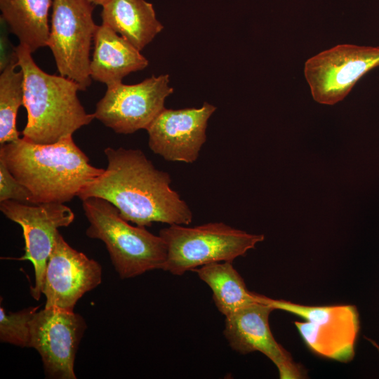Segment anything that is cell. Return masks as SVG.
Returning <instances> with one entry per match:
<instances>
[{
  "label": "cell",
  "mask_w": 379,
  "mask_h": 379,
  "mask_svg": "<svg viewBox=\"0 0 379 379\" xmlns=\"http://www.w3.org/2000/svg\"><path fill=\"white\" fill-rule=\"evenodd\" d=\"M260 300L274 310L300 317L295 321L305 343L314 353L328 359L348 362L354 356L359 330L357 310L354 305L307 306L260 295Z\"/></svg>",
  "instance_id": "52a82bcc"
},
{
  "label": "cell",
  "mask_w": 379,
  "mask_h": 379,
  "mask_svg": "<svg viewBox=\"0 0 379 379\" xmlns=\"http://www.w3.org/2000/svg\"><path fill=\"white\" fill-rule=\"evenodd\" d=\"M39 307L6 312L0 307V341L21 347H30V322Z\"/></svg>",
  "instance_id": "ffe728a7"
},
{
  "label": "cell",
  "mask_w": 379,
  "mask_h": 379,
  "mask_svg": "<svg viewBox=\"0 0 379 379\" xmlns=\"http://www.w3.org/2000/svg\"><path fill=\"white\" fill-rule=\"evenodd\" d=\"M1 213L20 225L25 239V253L20 260H29L34 266L35 284L30 287L32 298L39 300L41 293L47 262L58 228L67 227L74 221L72 210L63 203L37 204L12 200L0 202Z\"/></svg>",
  "instance_id": "30bf717a"
},
{
  "label": "cell",
  "mask_w": 379,
  "mask_h": 379,
  "mask_svg": "<svg viewBox=\"0 0 379 379\" xmlns=\"http://www.w3.org/2000/svg\"><path fill=\"white\" fill-rule=\"evenodd\" d=\"M368 340L371 342V343L374 345V347H376L378 350L379 351V345L371 339H368Z\"/></svg>",
  "instance_id": "603a6c76"
},
{
  "label": "cell",
  "mask_w": 379,
  "mask_h": 379,
  "mask_svg": "<svg viewBox=\"0 0 379 379\" xmlns=\"http://www.w3.org/2000/svg\"><path fill=\"white\" fill-rule=\"evenodd\" d=\"M93 4L88 0H53L47 46L60 75L77 83L81 91L91 83L90 50L98 29Z\"/></svg>",
  "instance_id": "8992f818"
},
{
  "label": "cell",
  "mask_w": 379,
  "mask_h": 379,
  "mask_svg": "<svg viewBox=\"0 0 379 379\" xmlns=\"http://www.w3.org/2000/svg\"><path fill=\"white\" fill-rule=\"evenodd\" d=\"M86 328L84 318L73 310L56 307L38 310L30 322V347L39 354L46 375L76 379V354Z\"/></svg>",
  "instance_id": "8fae6325"
},
{
  "label": "cell",
  "mask_w": 379,
  "mask_h": 379,
  "mask_svg": "<svg viewBox=\"0 0 379 379\" xmlns=\"http://www.w3.org/2000/svg\"><path fill=\"white\" fill-rule=\"evenodd\" d=\"M216 107L164 109L147 128L148 146L168 161L192 164L206 141L208 121Z\"/></svg>",
  "instance_id": "4fadbf2b"
},
{
  "label": "cell",
  "mask_w": 379,
  "mask_h": 379,
  "mask_svg": "<svg viewBox=\"0 0 379 379\" xmlns=\"http://www.w3.org/2000/svg\"><path fill=\"white\" fill-rule=\"evenodd\" d=\"M0 157L33 204L70 201L104 171L89 163L72 136L48 145L19 138L1 145Z\"/></svg>",
  "instance_id": "7a4b0ae2"
},
{
  "label": "cell",
  "mask_w": 379,
  "mask_h": 379,
  "mask_svg": "<svg viewBox=\"0 0 379 379\" xmlns=\"http://www.w3.org/2000/svg\"><path fill=\"white\" fill-rule=\"evenodd\" d=\"M93 5H100L102 6L107 0H88Z\"/></svg>",
  "instance_id": "7402d4cb"
},
{
  "label": "cell",
  "mask_w": 379,
  "mask_h": 379,
  "mask_svg": "<svg viewBox=\"0 0 379 379\" xmlns=\"http://www.w3.org/2000/svg\"><path fill=\"white\" fill-rule=\"evenodd\" d=\"M93 41L90 75L107 86L121 83L124 77L149 64L140 51L103 24L98 27Z\"/></svg>",
  "instance_id": "9a60e30c"
},
{
  "label": "cell",
  "mask_w": 379,
  "mask_h": 379,
  "mask_svg": "<svg viewBox=\"0 0 379 379\" xmlns=\"http://www.w3.org/2000/svg\"><path fill=\"white\" fill-rule=\"evenodd\" d=\"M107 166L78 194L82 201L98 197L113 204L121 216L140 227L153 222L188 225L193 215L171 187V178L138 149L107 147Z\"/></svg>",
  "instance_id": "6da1fadb"
},
{
  "label": "cell",
  "mask_w": 379,
  "mask_h": 379,
  "mask_svg": "<svg viewBox=\"0 0 379 379\" xmlns=\"http://www.w3.org/2000/svg\"><path fill=\"white\" fill-rule=\"evenodd\" d=\"M173 92L168 74L152 76L133 85L115 84L107 86L93 114L117 133L147 130L165 109V100Z\"/></svg>",
  "instance_id": "9c48e42d"
},
{
  "label": "cell",
  "mask_w": 379,
  "mask_h": 379,
  "mask_svg": "<svg viewBox=\"0 0 379 379\" xmlns=\"http://www.w3.org/2000/svg\"><path fill=\"white\" fill-rule=\"evenodd\" d=\"M14 53L0 75V145L18 140V111L24 102V76Z\"/></svg>",
  "instance_id": "d6986e66"
},
{
  "label": "cell",
  "mask_w": 379,
  "mask_h": 379,
  "mask_svg": "<svg viewBox=\"0 0 379 379\" xmlns=\"http://www.w3.org/2000/svg\"><path fill=\"white\" fill-rule=\"evenodd\" d=\"M274 309L260 300L225 317L224 335L232 350L241 354L258 351L277 366L281 379L302 378V367L274 339L269 325Z\"/></svg>",
  "instance_id": "5bb4252c"
},
{
  "label": "cell",
  "mask_w": 379,
  "mask_h": 379,
  "mask_svg": "<svg viewBox=\"0 0 379 379\" xmlns=\"http://www.w3.org/2000/svg\"><path fill=\"white\" fill-rule=\"evenodd\" d=\"M379 67V46L339 44L307 60L304 75L313 99L333 105L367 72Z\"/></svg>",
  "instance_id": "ba28073f"
},
{
  "label": "cell",
  "mask_w": 379,
  "mask_h": 379,
  "mask_svg": "<svg viewBox=\"0 0 379 379\" xmlns=\"http://www.w3.org/2000/svg\"><path fill=\"white\" fill-rule=\"evenodd\" d=\"M103 25L142 51L161 32L153 5L145 0H107L102 5Z\"/></svg>",
  "instance_id": "2e32d148"
},
{
  "label": "cell",
  "mask_w": 379,
  "mask_h": 379,
  "mask_svg": "<svg viewBox=\"0 0 379 379\" xmlns=\"http://www.w3.org/2000/svg\"><path fill=\"white\" fill-rule=\"evenodd\" d=\"M24 76V102L27 124L22 131L28 142L48 145L72 136L89 124L93 114H88L80 102V86L69 78L49 74L34 62L32 52L19 44L14 51Z\"/></svg>",
  "instance_id": "3957f363"
},
{
  "label": "cell",
  "mask_w": 379,
  "mask_h": 379,
  "mask_svg": "<svg viewBox=\"0 0 379 379\" xmlns=\"http://www.w3.org/2000/svg\"><path fill=\"white\" fill-rule=\"evenodd\" d=\"M102 281V267L93 259L70 246L59 231L50 253L41 293L44 307L74 310L77 301Z\"/></svg>",
  "instance_id": "7c38bea8"
},
{
  "label": "cell",
  "mask_w": 379,
  "mask_h": 379,
  "mask_svg": "<svg viewBox=\"0 0 379 379\" xmlns=\"http://www.w3.org/2000/svg\"><path fill=\"white\" fill-rule=\"evenodd\" d=\"M232 262H218L193 270L213 292V299L225 317L258 300L259 294L249 291Z\"/></svg>",
  "instance_id": "ac0fdd59"
},
{
  "label": "cell",
  "mask_w": 379,
  "mask_h": 379,
  "mask_svg": "<svg viewBox=\"0 0 379 379\" xmlns=\"http://www.w3.org/2000/svg\"><path fill=\"white\" fill-rule=\"evenodd\" d=\"M167 248L163 270L182 275L203 265L232 262L264 240L224 222H208L195 227L169 225L159 231Z\"/></svg>",
  "instance_id": "5b68a950"
},
{
  "label": "cell",
  "mask_w": 379,
  "mask_h": 379,
  "mask_svg": "<svg viewBox=\"0 0 379 379\" xmlns=\"http://www.w3.org/2000/svg\"><path fill=\"white\" fill-rule=\"evenodd\" d=\"M89 222L87 237L102 241L121 279H129L154 270H163L167 248L159 235L145 227L133 226L110 202L98 197L82 200Z\"/></svg>",
  "instance_id": "277c9868"
},
{
  "label": "cell",
  "mask_w": 379,
  "mask_h": 379,
  "mask_svg": "<svg viewBox=\"0 0 379 379\" xmlns=\"http://www.w3.org/2000/svg\"><path fill=\"white\" fill-rule=\"evenodd\" d=\"M53 0H0V10L20 44L32 53L47 46L49 10Z\"/></svg>",
  "instance_id": "e0dca14e"
},
{
  "label": "cell",
  "mask_w": 379,
  "mask_h": 379,
  "mask_svg": "<svg viewBox=\"0 0 379 379\" xmlns=\"http://www.w3.org/2000/svg\"><path fill=\"white\" fill-rule=\"evenodd\" d=\"M7 200L31 204L32 196L29 191L14 177L4 160L0 157V202Z\"/></svg>",
  "instance_id": "44dd1931"
}]
</instances>
